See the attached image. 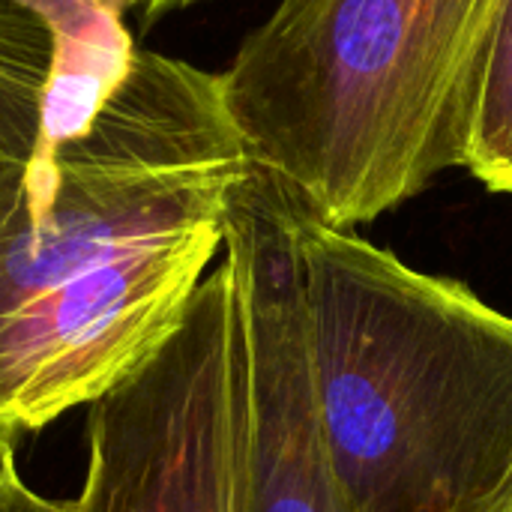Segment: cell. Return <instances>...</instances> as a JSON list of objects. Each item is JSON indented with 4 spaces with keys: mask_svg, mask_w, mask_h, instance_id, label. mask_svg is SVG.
<instances>
[{
    "mask_svg": "<svg viewBox=\"0 0 512 512\" xmlns=\"http://www.w3.org/2000/svg\"><path fill=\"white\" fill-rule=\"evenodd\" d=\"M243 342L231 264L198 285L171 339L87 405L69 512H240Z\"/></svg>",
    "mask_w": 512,
    "mask_h": 512,
    "instance_id": "4",
    "label": "cell"
},
{
    "mask_svg": "<svg viewBox=\"0 0 512 512\" xmlns=\"http://www.w3.org/2000/svg\"><path fill=\"white\" fill-rule=\"evenodd\" d=\"M123 9L0 0V453L171 339L252 168L222 75Z\"/></svg>",
    "mask_w": 512,
    "mask_h": 512,
    "instance_id": "1",
    "label": "cell"
},
{
    "mask_svg": "<svg viewBox=\"0 0 512 512\" xmlns=\"http://www.w3.org/2000/svg\"><path fill=\"white\" fill-rule=\"evenodd\" d=\"M3 453H6V450H3Z\"/></svg>",
    "mask_w": 512,
    "mask_h": 512,
    "instance_id": "9",
    "label": "cell"
},
{
    "mask_svg": "<svg viewBox=\"0 0 512 512\" xmlns=\"http://www.w3.org/2000/svg\"><path fill=\"white\" fill-rule=\"evenodd\" d=\"M465 168L492 192L512 195V0H504L489 45Z\"/></svg>",
    "mask_w": 512,
    "mask_h": 512,
    "instance_id": "6",
    "label": "cell"
},
{
    "mask_svg": "<svg viewBox=\"0 0 512 512\" xmlns=\"http://www.w3.org/2000/svg\"><path fill=\"white\" fill-rule=\"evenodd\" d=\"M510 512H512V510H510Z\"/></svg>",
    "mask_w": 512,
    "mask_h": 512,
    "instance_id": "10",
    "label": "cell"
},
{
    "mask_svg": "<svg viewBox=\"0 0 512 512\" xmlns=\"http://www.w3.org/2000/svg\"><path fill=\"white\" fill-rule=\"evenodd\" d=\"M222 249L243 342L240 512H360L321 423L288 192L264 168L237 183Z\"/></svg>",
    "mask_w": 512,
    "mask_h": 512,
    "instance_id": "5",
    "label": "cell"
},
{
    "mask_svg": "<svg viewBox=\"0 0 512 512\" xmlns=\"http://www.w3.org/2000/svg\"><path fill=\"white\" fill-rule=\"evenodd\" d=\"M288 213L321 423L357 510L510 512V315L291 192Z\"/></svg>",
    "mask_w": 512,
    "mask_h": 512,
    "instance_id": "2",
    "label": "cell"
},
{
    "mask_svg": "<svg viewBox=\"0 0 512 512\" xmlns=\"http://www.w3.org/2000/svg\"><path fill=\"white\" fill-rule=\"evenodd\" d=\"M0 512H69V507L33 492L18 474L15 450H6L0 453Z\"/></svg>",
    "mask_w": 512,
    "mask_h": 512,
    "instance_id": "7",
    "label": "cell"
},
{
    "mask_svg": "<svg viewBox=\"0 0 512 512\" xmlns=\"http://www.w3.org/2000/svg\"><path fill=\"white\" fill-rule=\"evenodd\" d=\"M504 0H282L222 72L249 162L336 228L465 168Z\"/></svg>",
    "mask_w": 512,
    "mask_h": 512,
    "instance_id": "3",
    "label": "cell"
},
{
    "mask_svg": "<svg viewBox=\"0 0 512 512\" xmlns=\"http://www.w3.org/2000/svg\"><path fill=\"white\" fill-rule=\"evenodd\" d=\"M192 3H198V0H126V9L138 6L144 12V18L153 21V18H159L165 12H174V9H183V6H192Z\"/></svg>",
    "mask_w": 512,
    "mask_h": 512,
    "instance_id": "8",
    "label": "cell"
}]
</instances>
